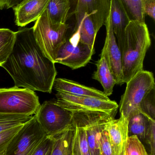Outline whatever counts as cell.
<instances>
[{
	"mask_svg": "<svg viewBox=\"0 0 155 155\" xmlns=\"http://www.w3.org/2000/svg\"><path fill=\"white\" fill-rule=\"evenodd\" d=\"M70 2L69 18L73 15L75 17L73 31L77 30L87 14L91 16L98 32L110 15L111 0H70Z\"/></svg>",
	"mask_w": 155,
	"mask_h": 155,
	"instance_id": "obj_9",
	"label": "cell"
},
{
	"mask_svg": "<svg viewBox=\"0 0 155 155\" xmlns=\"http://www.w3.org/2000/svg\"><path fill=\"white\" fill-rule=\"evenodd\" d=\"M151 45L150 33L145 22L130 21L125 30L121 50L124 83H127L143 70L145 57Z\"/></svg>",
	"mask_w": 155,
	"mask_h": 155,
	"instance_id": "obj_2",
	"label": "cell"
},
{
	"mask_svg": "<svg viewBox=\"0 0 155 155\" xmlns=\"http://www.w3.org/2000/svg\"><path fill=\"white\" fill-rule=\"evenodd\" d=\"M116 114L73 113V124L85 131L91 155H100L99 141L101 134L109 122L114 119Z\"/></svg>",
	"mask_w": 155,
	"mask_h": 155,
	"instance_id": "obj_6",
	"label": "cell"
},
{
	"mask_svg": "<svg viewBox=\"0 0 155 155\" xmlns=\"http://www.w3.org/2000/svg\"><path fill=\"white\" fill-rule=\"evenodd\" d=\"M104 25L106 28V37L103 51L109 68L114 77L116 84H124L123 74L122 55L113 31L110 15Z\"/></svg>",
	"mask_w": 155,
	"mask_h": 155,
	"instance_id": "obj_12",
	"label": "cell"
},
{
	"mask_svg": "<svg viewBox=\"0 0 155 155\" xmlns=\"http://www.w3.org/2000/svg\"><path fill=\"white\" fill-rule=\"evenodd\" d=\"M155 121L150 120L144 141L149 147L150 155H155Z\"/></svg>",
	"mask_w": 155,
	"mask_h": 155,
	"instance_id": "obj_28",
	"label": "cell"
},
{
	"mask_svg": "<svg viewBox=\"0 0 155 155\" xmlns=\"http://www.w3.org/2000/svg\"><path fill=\"white\" fill-rule=\"evenodd\" d=\"M138 109L148 118L155 121V87L142 100Z\"/></svg>",
	"mask_w": 155,
	"mask_h": 155,
	"instance_id": "obj_26",
	"label": "cell"
},
{
	"mask_svg": "<svg viewBox=\"0 0 155 155\" xmlns=\"http://www.w3.org/2000/svg\"><path fill=\"white\" fill-rule=\"evenodd\" d=\"M130 21L145 22V15L141 0H120Z\"/></svg>",
	"mask_w": 155,
	"mask_h": 155,
	"instance_id": "obj_23",
	"label": "cell"
},
{
	"mask_svg": "<svg viewBox=\"0 0 155 155\" xmlns=\"http://www.w3.org/2000/svg\"><path fill=\"white\" fill-rule=\"evenodd\" d=\"M143 11L145 16L148 15L155 20V0H141Z\"/></svg>",
	"mask_w": 155,
	"mask_h": 155,
	"instance_id": "obj_31",
	"label": "cell"
},
{
	"mask_svg": "<svg viewBox=\"0 0 155 155\" xmlns=\"http://www.w3.org/2000/svg\"><path fill=\"white\" fill-rule=\"evenodd\" d=\"M96 65V70L93 74V78L102 84L103 88V93L109 97L113 94L114 87L116 84V82L103 51Z\"/></svg>",
	"mask_w": 155,
	"mask_h": 155,
	"instance_id": "obj_18",
	"label": "cell"
},
{
	"mask_svg": "<svg viewBox=\"0 0 155 155\" xmlns=\"http://www.w3.org/2000/svg\"><path fill=\"white\" fill-rule=\"evenodd\" d=\"M75 134V127L72 124L63 131L50 135L52 140L51 155H73V143Z\"/></svg>",
	"mask_w": 155,
	"mask_h": 155,
	"instance_id": "obj_17",
	"label": "cell"
},
{
	"mask_svg": "<svg viewBox=\"0 0 155 155\" xmlns=\"http://www.w3.org/2000/svg\"><path fill=\"white\" fill-rule=\"evenodd\" d=\"M51 152H52V151H51ZM51 153H50L48 154L47 155H51Z\"/></svg>",
	"mask_w": 155,
	"mask_h": 155,
	"instance_id": "obj_33",
	"label": "cell"
},
{
	"mask_svg": "<svg viewBox=\"0 0 155 155\" xmlns=\"http://www.w3.org/2000/svg\"><path fill=\"white\" fill-rule=\"evenodd\" d=\"M55 64L36 42L32 27L15 32L12 52L1 67L10 74L15 86L51 93L57 75Z\"/></svg>",
	"mask_w": 155,
	"mask_h": 155,
	"instance_id": "obj_1",
	"label": "cell"
},
{
	"mask_svg": "<svg viewBox=\"0 0 155 155\" xmlns=\"http://www.w3.org/2000/svg\"></svg>",
	"mask_w": 155,
	"mask_h": 155,
	"instance_id": "obj_35",
	"label": "cell"
},
{
	"mask_svg": "<svg viewBox=\"0 0 155 155\" xmlns=\"http://www.w3.org/2000/svg\"><path fill=\"white\" fill-rule=\"evenodd\" d=\"M110 15L113 31L121 51L125 30L130 21L120 0H111Z\"/></svg>",
	"mask_w": 155,
	"mask_h": 155,
	"instance_id": "obj_16",
	"label": "cell"
},
{
	"mask_svg": "<svg viewBox=\"0 0 155 155\" xmlns=\"http://www.w3.org/2000/svg\"><path fill=\"white\" fill-rule=\"evenodd\" d=\"M126 84L119 105L120 115L128 119L135 111L139 110L142 100L155 87L153 73L143 71L137 73Z\"/></svg>",
	"mask_w": 155,
	"mask_h": 155,
	"instance_id": "obj_5",
	"label": "cell"
},
{
	"mask_svg": "<svg viewBox=\"0 0 155 155\" xmlns=\"http://www.w3.org/2000/svg\"><path fill=\"white\" fill-rule=\"evenodd\" d=\"M95 49L80 42L68 38L58 50L55 63H59L76 70L85 66L92 59Z\"/></svg>",
	"mask_w": 155,
	"mask_h": 155,
	"instance_id": "obj_11",
	"label": "cell"
},
{
	"mask_svg": "<svg viewBox=\"0 0 155 155\" xmlns=\"http://www.w3.org/2000/svg\"><path fill=\"white\" fill-rule=\"evenodd\" d=\"M71 9L70 0H50L46 11L52 21L66 23Z\"/></svg>",
	"mask_w": 155,
	"mask_h": 155,
	"instance_id": "obj_21",
	"label": "cell"
},
{
	"mask_svg": "<svg viewBox=\"0 0 155 155\" xmlns=\"http://www.w3.org/2000/svg\"><path fill=\"white\" fill-rule=\"evenodd\" d=\"M47 136L34 115L12 142L8 151L12 153L7 155H33Z\"/></svg>",
	"mask_w": 155,
	"mask_h": 155,
	"instance_id": "obj_10",
	"label": "cell"
},
{
	"mask_svg": "<svg viewBox=\"0 0 155 155\" xmlns=\"http://www.w3.org/2000/svg\"><path fill=\"white\" fill-rule=\"evenodd\" d=\"M35 115L47 136L61 132L72 124L73 113L61 106L56 101L44 102Z\"/></svg>",
	"mask_w": 155,
	"mask_h": 155,
	"instance_id": "obj_8",
	"label": "cell"
},
{
	"mask_svg": "<svg viewBox=\"0 0 155 155\" xmlns=\"http://www.w3.org/2000/svg\"><path fill=\"white\" fill-rule=\"evenodd\" d=\"M24 124L0 132V155H7L10 145L22 131Z\"/></svg>",
	"mask_w": 155,
	"mask_h": 155,
	"instance_id": "obj_25",
	"label": "cell"
},
{
	"mask_svg": "<svg viewBox=\"0 0 155 155\" xmlns=\"http://www.w3.org/2000/svg\"><path fill=\"white\" fill-rule=\"evenodd\" d=\"M22 0H0V10L13 8Z\"/></svg>",
	"mask_w": 155,
	"mask_h": 155,
	"instance_id": "obj_32",
	"label": "cell"
},
{
	"mask_svg": "<svg viewBox=\"0 0 155 155\" xmlns=\"http://www.w3.org/2000/svg\"><path fill=\"white\" fill-rule=\"evenodd\" d=\"M87 155H91V154H90V153H89Z\"/></svg>",
	"mask_w": 155,
	"mask_h": 155,
	"instance_id": "obj_34",
	"label": "cell"
},
{
	"mask_svg": "<svg viewBox=\"0 0 155 155\" xmlns=\"http://www.w3.org/2000/svg\"><path fill=\"white\" fill-rule=\"evenodd\" d=\"M56 102L72 113L116 114L119 106L116 102L89 96H79L62 93L56 94Z\"/></svg>",
	"mask_w": 155,
	"mask_h": 155,
	"instance_id": "obj_7",
	"label": "cell"
},
{
	"mask_svg": "<svg viewBox=\"0 0 155 155\" xmlns=\"http://www.w3.org/2000/svg\"><path fill=\"white\" fill-rule=\"evenodd\" d=\"M52 148V140L51 136H47L33 155H47L51 153Z\"/></svg>",
	"mask_w": 155,
	"mask_h": 155,
	"instance_id": "obj_30",
	"label": "cell"
},
{
	"mask_svg": "<svg viewBox=\"0 0 155 155\" xmlns=\"http://www.w3.org/2000/svg\"><path fill=\"white\" fill-rule=\"evenodd\" d=\"M97 33L91 16L86 14L80 26L77 30L74 31L69 39L73 41L80 42L86 45L94 50Z\"/></svg>",
	"mask_w": 155,
	"mask_h": 155,
	"instance_id": "obj_19",
	"label": "cell"
},
{
	"mask_svg": "<svg viewBox=\"0 0 155 155\" xmlns=\"http://www.w3.org/2000/svg\"><path fill=\"white\" fill-rule=\"evenodd\" d=\"M128 120V136H136L141 142L144 141L149 121L151 119L138 110L131 114Z\"/></svg>",
	"mask_w": 155,
	"mask_h": 155,
	"instance_id": "obj_20",
	"label": "cell"
},
{
	"mask_svg": "<svg viewBox=\"0 0 155 155\" xmlns=\"http://www.w3.org/2000/svg\"><path fill=\"white\" fill-rule=\"evenodd\" d=\"M50 0H22L13 7L15 23L24 27L35 21L45 12Z\"/></svg>",
	"mask_w": 155,
	"mask_h": 155,
	"instance_id": "obj_13",
	"label": "cell"
},
{
	"mask_svg": "<svg viewBox=\"0 0 155 155\" xmlns=\"http://www.w3.org/2000/svg\"><path fill=\"white\" fill-rule=\"evenodd\" d=\"M34 115L0 114V132L24 124L32 119Z\"/></svg>",
	"mask_w": 155,
	"mask_h": 155,
	"instance_id": "obj_24",
	"label": "cell"
},
{
	"mask_svg": "<svg viewBox=\"0 0 155 155\" xmlns=\"http://www.w3.org/2000/svg\"><path fill=\"white\" fill-rule=\"evenodd\" d=\"M53 88L57 93H65L79 96L92 97L104 100L110 99L103 92L66 78H56Z\"/></svg>",
	"mask_w": 155,
	"mask_h": 155,
	"instance_id": "obj_15",
	"label": "cell"
},
{
	"mask_svg": "<svg viewBox=\"0 0 155 155\" xmlns=\"http://www.w3.org/2000/svg\"><path fill=\"white\" fill-rule=\"evenodd\" d=\"M41 104L34 91L16 86L0 88V114H35Z\"/></svg>",
	"mask_w": 155,
	"mask_h": 155,
	"instance_id": "obj_4",
	"label": "cell"
},
{
	"mask_svg": "<svg viewBox=\"0 0 155 155\" xmlns=\"http://www.w3.org/2000/svg\"><path fill=\"white\" fill-rule=\"evenodd\" d=\"M124 155H149L144 146L136 136L128 137L125 149Z\"/></svg>",
	"mask_w": 155,
	"mask_h": 155,
	"instance_id": "obj_27",
	"label": "cell"
},
{
	"mask_svg": "<svg viewBox=\"0 0 155 155\" xmlns=\"http://www.w3.org/2000/svg\"><path fill=\"white\" fill-rule=\"evenodd\" d=\"M15 38V32L0 28V66L5 62L12 52Z\"/></svg>",
	"mask_w": 155,
	"mask_h": 155,
	"instance_id": "obj_22",
	"label": "cell"
},
{
	"mask_svg": "<svg viewBox=\"0 0 155 155\" xmlns=\"http://www.w3.org/2000/svg\"><path fill=\"white\" fill-rule=\"evenodd\" d=\"M36 42L46 57L55 63L60 47L68 39V24L55 22L45 10L32 27Z\"/></svg>",
	"mask_w": 155,
	"mask_h": 155,
	"instance_id": "obj_3",
	"label": "cell"
},
{
	"mask_svg": "<svg viewBox=\"0 0 155 155\" xmlns=\"http://www.w3.org/2000/svg\"><path fill=\"white\" fill-rule=\"evenodd\" d=\"M99 147L100 155H113L106 128L101 134L99 141Z\"/></svg>",
	"mask_w": 155,
	"mask_h": 155,
	"instance_id": "obj_29",
	"label": "cell"
},
{
	"mask_svg": "<svg viewBox=\"0 0 155 155\" xmlns=\"http://www.w3.org/2000/svg\"><path fill=\"white\" fill-rule=\"evenodd\" d=\"M109 142L113 155H124L128 137V120L120 115L119 119H113L106 126Z\"/></svg>",
	"mask_w": 155,
	"mask_h": 155,
	"instance_id": "obj_14",
	"label": "cell"
}]
</instances>
